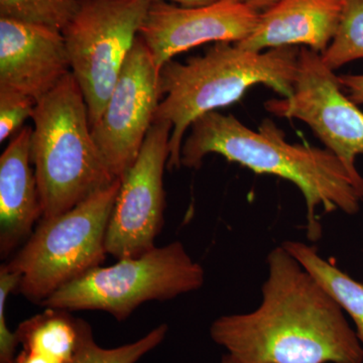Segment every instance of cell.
I'll return each mask as SVG.
<instances>
[{"mask_svg": "<svg viewBox=\"0 0 363 363\" xmlns=\"http://www.w3.org/2000/svg\"><path fill=\"white\" fill-rule=\"evenodd\" d=\"M264 107L274 116L307 123L351 175L363 181L355 166L363 154V112L344 94L338 76L325 65L321 54L301 48L293 94L269 100Z\"/></svg>", "mask_w": 363, "mask_h": 363, "instance_id": "ba28073f", "label": "cell"}, {"mask_svg": "<svg viewBox=\"0 0 363 363\" xmlns=\"http://www.w3.org/2000/svg\"><path fill=\"white\" fill-rule=\"evenodd\" d=\"M70 72L62 32L0 18V87L23 93L38 104Z\"/></svg>", "mask_w": 363, "mask_h": 363, "instance_id": "7c38bea8", "label": "cell"}, {"mask_svg": "<svg viewBox=\"0 0 363 363\" xmlns=\"http://www.w3.org/2000/svg\"><path fill=\"white\" fill-rule=\"evenodd\" d=\"M172 124L154 123L138 159L121 178L106 234V250L117 259L138 257L156 247L166 208Z\"/></svg>", "mask_w": 363, "mask_h": 363, "instance_id": "9c48e42d", "label": "cell"}, {"mask_svg": "<svg viewBox=\"0 0 363 363\" xmlns=\"http://www.w3.org/2000/svg\"><path fill=\"white\" fill-rule=\"evenodd\" d=\"M168 330V325L161 324L135 342L116 348L101 347L91 335L73 363H136L164 341Z\"/></svg>", "mask_w": 363, "mask_h": 363, "instance_id": "d6986e66", "label": "cell"}, {"mask_svg": "<svg viewBox=\"0 0 363 363\" xmlns=\"http://www.w3.org/2000/svg\"><path fill=\"white\" fill-rule=\"evenodd\" d=\"M32 126H23L0 157V255L9 257L28 240L43 217L30 145Z\"/></svg>", "mask_w": 363, "mask_h": 363, "instance_id": "5bb4252c", "label": "cell"}, {"mask_svg": "<svg viewBox=\"0 0 363 363\" xmlns=\"http://www.w3.org/2000/svg\"><path fill=\"white\" fill-rule=\"evenodd\" d=\"M221 363H236V362H234L233 358L229 357L228 354H225V355H224L223 357H222Z\"/></svg>", "mask_w": 363, "mask_h": 363, "instance_id": "d4e9b609", "label": "cell"}, {"mask_svg": "<svg viewBox=\"0 0 363 363\" xmlns=\"http://www.w3.org/2000/svg\"><path fill=\"white\" fill-rule=\"evenodd\" d=\"M339 82L355 104H363V75L338 76Z\"/></svg>", "mask_w": 363, "mask_h": 363, "instance_id": "7402d4cb", "label": "cell"}, {"mask_svg": "<svg viewBox=\"0 0 363 363\" xmlns=\"http://www.w3.org/2000/svg\"><path fill=\"white\" fill-rule=\"evenodd\" d=\"M184 140L181 167L199 169L210 154L220 155L257 174H269L292 182L307 208V236L321 238L317 210H340L357 214L363 202V181L357 180L327 149L286 142L284 131L266 119L255 131L231 114L207 112L191 125Z\"/></svg>", "mask_w": 363, "mask_h": 363, "instance_id": "7a4b0ae2", "label": "cell"}, {"mask_svg": "<svg viewBox=\"0 0 363 363\" xmlns=\"http://www.w3.org/2000/svg\"><path fill=\"white\" fill-rule=\"evenodd\" d=\"M230 1L238 2V4L250 7L253 11L260 13L271 9L272 6H276L281 0H230Z\"/></svg>", "mask_w": 363, "mask_h": 363, "instance_id": "603a6c76", "label": "cell"}, {"mask_svg": "<svg viewBox=\"0 0 363 363\" xmlns=\"http://www.w3.org/2000/svg\"><path fill=\"white\" fill-rule=\"evenodd\" d=\"M347 0H281L262 11L253 32L241 42L253 52L303 45L323 54L337 33Z\"/></svg>", "mask_w": 363, "mask_h": 363, "instance_id": "4fadbf2b", "label": "cell"}, {"mask_svg": "<svg viewBox=\"0 0 363 363\" xmlns=\"http://www.w3.org/2000/svg\"><path fill=\"white\" fill-rule=\"evenodd\" d=\"M332 71L363 58V0H347L337 33L321 54Z\"/></svg>", "mask_w": 363, "mask_h": 363, "instance_id": "e0dca14e", "label": "cell"}, {"mask_svg": "<svg viewBox=\"0 0 363 363\" xmlns=\"http://www.w3.org/2000/svg\"><path fill=\"white\" fill-rule=\"evenodd\" d=\"M262 302L210 327L236 363H363L345 313L283 245L267 255Z\"/></svg>", "mask_w": 363, "mask_h": 363, "instance_id": "6da1fadb", "label": "cell"}, {"mask_svg": "<svg viewBox=\"0 0 363 363\" xmlns=\"http://www.w3.org/2000/svg\"><path fill=\"white\" fill-rule=\"evenodd\" d=\"M78 9L79 0H0V18L49 26L62 32Z\"/></svg>", "mask_w": 363, "mask_h": 363, "instance_id": "ac0fdd59", "label": "cell"}, {"mask_svg": "<svg viewBox=\"0 0 363 363\" xmlns=\"http://www.w3.org/2000/svg\"><path fill=\"white\" fill-rule=\"evenodd\" d=\"M37 102L32 97L11 89L0 87V142L14 136L32 118Z\"/></svg>", "mask_w": 363, "mask_h": 363, "instance_id": "ffe728a7", "label": "cell"}, {"mask_svg": "<svg viewBox=\"0 0 363 363\" xmlns=\"http://www.w3.org/2000/svg\"><path fill=\"white\" fill-rule=\"evenodd\" d=\"M160 71L138 35L101 116L91 126L93 140L116 178L135 164L161 99Z\"/></svg>", "mask_w": 363, "mask_h": 363, "instance_id": "30bf717a", "label": "cell"}, {"mask_svg": "<svg viewBox=\"0 0 363 363\" xmlns=\"http://www.w3.org/2000/svg\"><path fill=\"white\" fill-rule=\"evenodd\" d=\"M150 6V0H79L77 13L62 30L90 126L106 106Z\"/></svg>", "mask_w": 363, "mask_h": 363, "instance_id": "52a82bcc", "label": "cell"}, {"mask_svg": "<svg viewBox=\"0 0 363 363\" xmlns=\"http://www.w3.org/2000/svg\"><path fill=\"white\" fill-rule=\"evenodd\" d=\"M150 2L164 1L183 7H202L212 6L221 0H150Z\"/></svg>", "mask_w": 363, "mask_h": 363, "instance_id": "cb8c5ba5", "label": "cell"}, {"mask_svg": "<svg viewBox=\"0 0 363 363\" xmlns=\"http://www.w3.org/2000/svg\"><path fill=\"white\" fill-rule=\"evenodd\" d=\"M301 48L286 45L253 52L235 43H215L202 56L185 63L164 64L159 76L164 99L154 123L172 124L168 169L181 168L184 136L196 119L238 102L252 86L262 84L288 97L298 76Z\"/></svg>", "mask_w": 363, "mask_h": 363, "instance_id": "3957f363", "label": "cell"}, {"mask_svg": "<svg viewBox=\"0 0 363 363\" xmlns=\"http://www.w3.org/2000/svg\"><path fill=\"white\" fill-rule=\"evenodd\" d=\"M205 283V272L183 243L174 241L138 257L97 267L62 286L43 307L67 311H104L121 322L150 301L173 300L195 292Z\"/></svg>", "mask_w": 363, "mask_h": 363, "instance_id": "8992f818", "label": "cell"}, {"mask_svg": "<svg viewBox=\"0 0 363 363\" xmlns=\"http://www.w3.org/2000/svg\"><path fill=\"white\" fill-rule=\"evenodd\" d=\"M18 272L2 264L0 267V363H13L20 346L16 332L7 326L6 303L9 294L18 290L21 283Z\"/></svg>", "mask_w": 363, "mask_h": 363, "instance_id": "44dd1931", "label": "cell"}, {"mask_svg": "<svg viewBox=\"0 0 363 363\" xmlns=\"http://www.w3.org/2000/svg\"><path fill=\"white\" fill-rule=\"evenodd\" d=\"M284 247L323 286L355 325L363 348V284L322 257L316 247L301 241H285Z\"/></svg>", "mask_w": 363, "mask_h": 363, "instance_id": "2e32d148", "label": "cell"}, {"mask_svg": "<svg viewBox=\"0 0 363 363\" xmlns=\"http://www.w3.org/2000/svg\"><path fill=\"white\" fill-rule=\"evenodd\" d=\"M259 14L230 0L202 7L150 2L140 35L160 71L176 55L198 45L247 39L257 26Z\"/></svg>", "mask_w": 363, "mask_h": 363, "instance_id": "8fae6325", "label": "cell"}, {"mask_svg": "<svg viewBox=\"0 0 363 363\" xmlns=\"http://www.w3.org/2000/svg\"><path fill=\"white\" fill-rule=\"evenodd\" d=\"M121 179L75 207L40 218L32 235L6 266L21 276L18 293L42 304L62 286L101 266L106 234Z\"/></svg>", "mask_w": 363, "mask_h": 363, "instance_id": "5b68a950", "label": "cell"}, {"mask_svg": "<svg viewBox=\"0 0 363 363\" xmlns=\"http://www.w3.org/2000/svg\"><path fill=\"white\" fill-rule=\"evenodd\" d=\"M16 332L21 350L13 363H73L93 335L88 322L55 308L21 322Z\"/></svg>", "mask_w": 363, "mask_h": 363, "instance_id": "9a60e30c", "label": "cell"}, {"mask_svg": "<svg viewBox=\"0 0 363 363\" xmlns=\"http://www.w3.org/2000/svg\"><path fill=\"white\" fill-rule=\"evenodd\" d=\"M32 121L42 218L68 211L118 179L93 140L84 95L72 72L38 102Z\"/></svg>", "mask_w": 363, "mask_h": 363, "instance_id": "277c9868", "label": "cell"}]
</instances>
